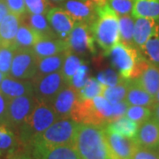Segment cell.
Masks as SVG:
<instances>
[{
    "label": "cell",
    "instance_id": "6da1fadb",
    "mask_svg": "<svg viewBox=\"0 0 159 159\" xmlns=\"http://www.w3.org/2000/svg\"><path fill=\"white\" fill-rule=\"evenodd\" d=\"M74 147L82 159H112L105 129L90 124H79Z\"/></svg>",
    "mask_w": 159,
    "mask_h": 159
},
{
    "label": "cell",
    "instance_id": "7a4b0ae2",
    "mask_svg": "<svg viewBox=\"0 0 159 159\" xmlns=\"http://www.w3.org/2000/svg\"><path fill=\"white\" fill-rule=\"evenodd\" d=\"M70 119L79 124L104 127L113 122V105L102 96L91 99H78Z\"/></svg>",
    "mask_w": 159,
    "mask_h": 159
},
{
    "label": "cell",
    "instance_id": "3957f363",
    "mask_svg": "<svg viewBox=\"0 0 159 159\" xmlns=\"http://www.w3.org/2000/svg\"><path fill=\"white\" fill-rule=\"evenodd\" d=\"M58 119L51 105L37 101L29 118L18 130L21 144L26 148H31L36 137Z\"/></svg>",
    "mask_w": 159,
    "mask_h": 159
},
{
    "label": "cell",
    "instance_id": "277c9868",
    "mask_svg": "<svg viewBox=\"0 0 159 159\" xmlns=\"http://www.w3.org/2000/svg\"><path fill=\"white\" fill-rule=\"evenodd\" d=\"M91 29L97 44L106 52L120 42L119 14L108 4L97 7V16Z\"/></svg>",
    "mask_w": 159,
    "mask_h": 159
},
{
    "label": "cell",
    "instance_id": "5b68a950",
    "mask_svg": "<svg viewBox=\"0 0 159 159\" xmlns=\"http://www.w3.org/2000/svg\"><path fill=\"white\" fill-rule=\"evenodd\" d=\"M111 62L125 79H135L149 65L134 46L119 42L109 51Z\"/></svg>",
    "mask_w": 159,
    "mask_h": 159
},
{
    "label": "cell",
    "instance_id": "8992f818",
    "mask_svg": "<svg viewBox=\"0 0 159 159\" xmlns=\"http://www.w3.org/2000/svg\"><path fill=\"white\" fill-rule=\"evenodd\" d=\"M79 123L72 119H61L49 126L33 143H41L48 146L73 145ZM32 143V144H33Z\"/></svg>",
    "mask_w": 159,
    "mask_h": 159
},
{
    "label": "cell",
    "instance_id": "52a82bcc",
    "mask_svg": "<svg viewBox=\"0 0 159 159\" xmlns=\"http://www.w3.org/2000/svg\"><path fill=\"white\" fill-rule=\"evenodd\" d=\"M34 96L39 102L51 105L58 93L68 84L63 77L61 71L45 75L34 76L32 79Z\"/></svg>",
    "mask_w": 159,
    "mask_h": 159
},
{
    "label": "cell",
    "instance_id": "ba28073f",
    "mask_svg": "<svg viewBox=\"0 0 159 159\" xmlns=\"http://www.w3.org/2000/svg\"><path fill=\"white\" fill-rule=\"evenodd\" d=\"M37 73V57L32 49L14 51L9 75L20 80H32Z\"/></svg>",
    "mask_w": 159,
    "mask_h": 159
},
{
    "label": "cell",
    "instance_id": "9c48e42d",
    "mask_svg": "<svg viewBox=\"0 0 159 159\" xmlns=\"http://www.w3.org/2000/svg\"><path fill=\"white\" fill-rule=\"evenodd\" d=\"M37 102L34 94L26 95L9 100L8 102V126L19 130L32 112Z\"/></svg>",
    "mask_w": 159,
    "mask_h": 159
},
{
    "label": "cell",
    "instance_id": "30bf717a",
    "mask_svg": "<svg viewBox=\"0 0 159 159\" xmlns=\"http://www.w3.org/2000/svg\"><path fill=\"white\" fill-rule=\"evenodd\" d=\"M67 42L70 51L77 53L95 52L94 34L92 33L91 26L82 21H76L74 29L68 35Z\"/></svg>",
    "mask_w": 159,
    "mask_h": 159
},
{
    "label": "cell",
    "instance_id": "8fae6325",
    "mask_svg": "<svg viewBox=\"0 0 159 159\" xmlns=\"http://www.w3.org/2000/svg\"><path fill=\"white\" fill-rule=\"evenodd\" d=\"M30 149L34 159H82L73 145L48 146L35 142Z\"/></svg>",
    "mask_w": 159,
    "mask_h": 159
},
{
    "label": "cell",
    "instance_id": "7c38bea8",
    "mask_svg": "<svg viewBox=\"0 0 159 159\" xmlns=\"http://www.w3.org/2000/svg\"><path fill=\"white\" fill-rule=\"evenodd\" d=\"M105 134L112 159H132L140 147L134 138L122 136L106 131Z\"/></svg>",
    "mask_w": 159,
    "mask_h": 159
},
{
    "label": "cell",
    "instance_id": "4fadbf2b",
    "mask_svg": "<svg viewBox=\"0 0 159 159\" xmlns=\"http://www.w3.org/2000/svg\"><path fill=\"white\" fill-rule=\"evenodd\" d=\"M47 19L57 37L63 40L67 39L76 23V20L63 7L51 8L47 12Z\"/></svg>",
    "mask_w": 159,
    "mask_h": 159
},
{
    "label": "cell",
    "instance_id": "5bb4252c",
    "mask_svg": "<svg viewBox=\"0 0 159 159\" xmlns=\"http://www.w3.org/2000/svg\"><path fill=\"white\" fill-rule=\"evenodd\" d=\"M63 8L71 13L76 21H82L89 26H92L97 16V6L94 0H66L63 3Z\"/></svg>",
    "mask_w": 159,
    "mask_h": 159
},
{
    "label": "cell",
    "instance_id": "9a60e30c",
    "mask_svg": "<svg viewBox=\"0 0 159 159\" xmlns=\"http://www.w3.org/2000/svg\"><path fill=\"white\" fill-rule=\"evenodd\" d=\"M78 99V90L73 86L68 85L58 93L55 100L51 103V107L59 119H70Z\"/></svg>",
    "mask_w": 159,
    "mask_h": 159
},
{
    "label": "cell",
    "instance_id": "2e32d148",
    "mask_svg": "<svg viewBox=\"0 0 159 159\" xmlns=\"http://www.w3.org/2000/svg\"><path fill=\"white\" fill-rule=\"evenodd\" d=\"M159 34V21L151 18L134 19V43L141 50L151 37Z\"/></svg>",
    "mask_w": 159,
    "mask_h": 159
},
{
    "label": "cell",
    "instance_id": "e0dca14e",
    "mask_svg": "<svg viewBox=\"0 0 159 159\" xmlns=\"http://www.w3.org/2000/svg\"><path fill=\"white\" fill-rule=\"evenodd\" d=\"M0 92L8 100H11L21 96L34 94V88L32 80L16 79L8 74L0 84Z\"/></svg>",
    "mask_w": 159,
    "mask_h": 159
},
{
    "label": "cell",
    "instance_id": "ac0fdd59",
    "mask_svg": "<svg viewBox=\"0 0 159 159\" xmlns=\"http://www.w3.org/2000/svg\"><path fill=\"white\" fill-rule=\"evenodd\" d=\"M134 139L140 147L157 148L159 147V124L153 118L144 121L139 125Z\"/></svg>",
    "mask_w": 159,
    "mask_h": 159
},
{
    "label": "cell",
    "instance_id": "d6986e66",
    "mask_svg": "<svg viewBox=\"0 0 159 159\" xmlns=\"http://www.w3.org/2000/svg\"><path fill=\"white\" fill-rule=\"evenodd\" d=\"M22 16L9 12L0 23V47L14 50V43Z\"/></svg>",
    "mask_w": 159,
    "mask_h": 159
},
{
    "label": "cell",
    "instance_id": "ffe728a7",
    "mask_svg": "<svg viewBox=\"0 0 159 159\" xmlns=\"http://www.w3.org/2000/svg\"><path fill=\"white\" fill-rule=\"evenodd\" d=\"M125 101L130 105H140L152 109L155 105V98L141 86L134 79H130Z\"/></svg>",
    "mask_w": 159,
    "mask_h": 159
},
{
    "label": "cell",
    "instance_id": "44dd1931",
    "mask_svg": "<svg viewBox=\"0 0 159 159\" xmlns=\"http://www.w3.org/2000/svg\"><path fill=\"white\" fill-rule=\"evenodd\" d=\"M43 40V36L37 31L21 20L15 38L14 51L18 49H33L37 43Z\"/></svg>",
    "mask_w": 159,
    "mask_h": 159
},
{
    "label": "cell",
    "instance_id": "7402d4cb",
    "mask_svg": "<svg viewBox=\"0 0 159 159\" xmlns=\"http://www.w3.org/2000/svg\"><path fill=\"white\" fill-rule=\"evenodd\" d=\"M33 51L37 58L56 55L64 51H70L68 43L66 40L51 39L43 40L33 47Z\"/></svg>",
    "mask_w": 159,
    "mask_h": 159
},
{
    "label": "cell",
    "instance_id": "603a6c76",
    "mask_svg": "<svg viewBox=\"0 0 159 159\" xmlns=\"http://www.w3.org/2000/svg\"><path fill=\"white\" fill-rule=\"evenodd\" d=\"M134 80L143 89L155 97L159 90V67L149 63L145 70Z\"/></svg>",
    "mask_w": 159,
    "mask_h": 159
},
{
    "label": "cell",
    "instance_id": "cb8c5ba5",
    "mask_svg": "<svg viewBox=\"0 0 159 159\" xmlns=\"http://www.w3.org/2000/svg\"><path fill=\"white\" fill-rule=\"evenodd\" d=\"M69 51H64L56 55L37 58V73L35 76L45 75L61 71L63 64Z\"/></svg>",
    "mask_w": 159,
    "mask_h": 159
},
{
    "label": "cell",
    "instance_id": "d4e9b609",
    "mask_svg": "<svg viewBox=\"0 0 159 159\" xmlns=\"http://www.w3.org/2000/svg\"><path fill=\"white\" fill-rule=\"evenodd\" d=\"M23 145L9 126L0 124V157L8 156Z\"/></svg>",
    "mask_w": 159,
    "mask_h": 159
},
{
    "label": "cell",
    "instance_id": "484cf974",
    "mask_svg": "<svg viewBox=\"0 0 159 159\" xmlns=\"http://www.w3.org/2000/svg\"><path fill=\"white\" fill-rule=\"evenodd\" d=\"M139 128V125L136 122L131 120L127 117L123 116L115 121L110 123L105 126V131L110 133L118 134L122 136L128 138H134Z\"/></svg>",
    "mask_w": 159,
    "mask_h": 159
},
{
    "label": "cell",
    "instance_id": "4316f807",
    "mask_svg": "<svg viewBox=\"0 0 159 159\" xmlns=\"http://www.w3.org/2000/svg\"><path fill=\"white\" fill-rule=\"evenodd\" d=\"M132 16L159 20V0H134Z\"/></svg>",
    "mask_w": 159,
    "mask_h": 159
},
{
    "label": "cell",
    "instance_id": "83f0119b",
    "mask_svg": "<svg viewBox=\"0 0 159 159\" xmlns=\"http://www.w3.org/2000/svg\"><path fill=\"white\" fill-rule=\"evenodd\" d=\"M28 25L37 31L43 40L56 39L57 35L51 27L45 14H33L29 13L28 18Z\"/></svg>",
    "mask_w": 159,
    "mask_h": 159
},
{
    "label": "cell",
    "instance_id": "f1b7e54d",
    "mask_svg": "<svg viewBox=\"0 0 159 159\" xmlns=\"http://www.w3.org/2000/svg\"><path fill=\"white\" fill-rule=\"evenodd\" d=\"M129 80L130 79H125L121 77V79H119V81H117V83L114 85L106 87L102 97H105L111 104L124 101L128 89Z\"/></svg>",
    "mask_w": 159,
    "mask_h": 159
},
{
    "label": "cell",
    "instance_id": "f546056e",
    "mask_svg": "<svg viewBox=\"0 0 159 159\" xmlns=\"http://www.w3.org/2000/svg\"><path fill=\"white\" fill-rule=\"evenodd\" d=\"M107 85L95 78H89L82 88L78 90L79 99H91L97 96H102Z\"/></svg>",
    "mask_w": 159,
    "mask_h": 159
},
{
    "label": "cell",
    "instance_id": "4dcf8cb0",
    "mask_svg": "<svg viewBox=\"0 0 159 159\" xmlns=\"http://www.w3.org/2000/svg\"><path fill=\"white\" fill-rule=\"evenodd\" d=\"M120 42L132 45L134 44V18L130 14L119 15Z\"/></svg>",
    "mask_w": 159,
    "mask_h": 159
},
{
    "label": "cell",
    "instance_id": "1f68e13d",
    "mask_svg": "<svg viewBox=\"0 0 159 159\" xmlns=\"http://www.w3.org/2000/svg\"><path fill=\"white\" fill-rule=\"evenodd\" d=\"M82 64L83 63L79 57L72 54V51H69L67 53L66 59L64 61V64H63L61 74H62L66 82L68 85L71 84V80L73 79L74 75Z\"/></svg>",
    "mask_w": 159,
    "mask_h": 159
},
{
    "label": "cell",
    "instance_id": "d6a6232c",
    "mask_svg": "<svg viewBox=\"0 0 159 159\" xmlns=\"http://www.w3.org/2000/svg\"><path fill=\"white\" fill-rule=\"evenodd\" d=\"M125 116L128 119H130L131 120L136 122L138 125H140L144 121L151 118L152 111H151V109L145 107V106L130 105L127 109Z\"/></svg>",
    "mask_w": 159,
    "mask_h": 159
},
{
    "label": "cell",
    "instance_id": "836d02e7",
    "mask_svg": "<svg viewBox=\"0 0 159 159\" xmlns=\"http://www.w3.org/2000/svg\"><path fill=\"white\" fill-rule=\"evenodd\" d=\"M142 51L148 57L150 62L159 64V34L148 40Z\"/></svg>",
    "mask_w": 159,
    "mask_h": 159
},
{
    "label": "cell",
    "instance_id": "e575fe53",
    "mask_svg": "<svg viewBox=\"0 0 159 159\" xmlns=\"http://www.w3.org/2000/svg\"><path fill=\"white\" fill-rule=\"evenodd\" d=\"M27 12L33 14H47L51 9L49 0H25Z\"/></svg>",
    "mask_w": 159,
    "mask_h": 159
},
{
    "label": "cell",
    "instance_id": "d590c367",
    "mask_svg": "<svg viewBox=\"0 0 159 159\" xmlns=\"http://www.w3.org/2000/svg\"><path fill=\"white\" fill-rule=\"evenodd\" d=\"M134 0H108V5L119 15L130 14L134 7Z\"/></svg>",
    "mask_w": 159,
    "mask_h": 159
},
{
    "label": "cell",
    "instance_id": "8d00e7d4",
    "mask_svg": "<svg viewBox=\"0 0 159 159\" xmlns=\"http://www.w3.org/2000/svg\"><path fill=\"white\" fill-rule=\"evenodd\" d=\"M14 50L10 48L0 47V72L9 74Z\"/></svg>",
    "mask_w": 159,
    "mask_h": 159
},
{
    "label": "cell",
    "instance_id": "74e56055",
    "mask_svg": "<svg viewBox=\"0 0 159 159\" xmlns=\"http://www.w3.org/2000/svg\"><path fill=\"white\" fill-rule=\"evenodd\" d=\"M88 79H89V68L87 67V66L82 64L74 75L70 85L73 86L77 90H79L80 88L84 86Z\"/></svg>",
    "mask_w": 159,
    "mask_h": 159
},
{
    "label": "cell",
    "instance_id": "f35d334b",
    "mask_svg": "<svg viewBox=\"0 0 159 159\" xmlns=\"http://www.w3.org/2000/svg\"><path fill=\"white\" fill-rule=\"evenodd\" d=\"M6 5L10 12L18 16H23L27 13L25 0H6Z\"/></svg>",
    "mask_w": 159,
    "mask_h": 159
},
{
    "label": "cell",
    "instance_id": "ab89813d",
    "mask_svg": "<svg viewBox=\"0 0 159 159\" xmlns=\"http://www.w3.org/2000/svg\"><path fill=\"white\" fill-rule=\"evenodd\" d=\"M132 159H159V154L155 148L139 147Z\"/></svg>",
    "mask_w": 159,
    "mask_h": 159
},
{
    "label": "cell",
    "instance_id": "60d3db41",
    "mask_svg": "<svg viewBox=\"0 0 159 159\" xmlns=\"http://www.w3.org/2000/svg\"><path fill=\"white\" fill-rule=\"evenodd\" d=\"M8 102L9 100L0 92V124L8 126Z\"/></svg>",
    "mask_w": 159,
    "mask_h": 159
},
{
    "label": "cell",
    "instance_id": "b9f144b4",
    "mask_svg": "<svg viewBox=\"0 0 159 159\" xmlns=\"http://www.w3.org/2000/svg\"><path fill=\"white\" fill-rule=\"evenodd\" d=\"M113 105V119L114 121L116 119H119L123 116H125V112L127 111V109L129 107V104L127 102H125V100L124 101H121V102H117L115 104H112Z\"/></svg>",
    "mask_w": 159,
    "mask_h": 159
},
{
    "label": "cell",
    "instance_id": "7bdbcfd3",
    "mask_svg": "<svg viewBox=\"0 0 159 159\" xmlns=\"http://www.w3.org/2000/svg\"><path fill=\"white\" fill-rule=\"evenodd\" d=\"M6 159H32V155H30L26 147L22 146L6 156Z\"/></svg>",
    "mask_w": 159,
    "mask_h": 159
},
{
    "label": "cell",
    "instance_id": "ee69618b",
    "mask_svg": "<svg viewBox=\"0 0 159 159\" xmlns=\"http://www.w3.org/2000/svg\"><path fill=\"white\" fill-rule=\"evenodd\" d=\"M9 12L10 11L8 10L6 0H0V23Z\"/></svg>",
    "mask_w": 159,
    "mask_h": 159
},
{
    "label": "cell",
    "instance_id": "f6af8a7d",
    "mask_svg": "<svg viewBox=\"0 0 159 159\" xmlns=\"http://www.w3.org/2000/svg\"><path fill=\"white\" fill-rule=\"evenodd\" d=\"M151 111L153 115L152 118L159 124V103H155V105L151 109Z\"/></svg>",
    "mask_w": 159,
    "mask_h": 159
},
{
    "label": "cell",
    "instance_id": "bcb514c9",
    "mask_svg": "<svg viewBox=\"0 0 159 159\" xmlns=\"http://www.w3.org/2000/svg\"><path fill=\"white\" fill-rule=\"evenodd\" d=\"M51 4H61L66 2V0H49Z\"/></svg>",
    "mask_w": 159,
    "mask_h": 159
},
{
    "label": "cell",
    "instance_id": "7dc6e473",
    "mask_svg": "<svg viewBox=\"0 0 159 159\" xmlns=\"http://www.w3.org/2000/svg\"><path fill=\"white\" fill-rule=\"evenodd\" d=\"M154 98H155V102H156V103H159V90L157 91V93L155 95Z\"/></svg>",
    "mask_w": 159,
    "mask_h": 159
},
{
    "label": "cell",
    "instance_id": "c3c4849f",
    "mask_svg": "<svg viewBox=\"0 0 159 159\" xmlns=\"http://www.w3.org/2000/svg\"><path fill=\"white\" fill-rule=\"evenodd\" d=\"M6 75H8V74H4V73H2V72H0V84H1V82H2V80L6 78Z\"/></svg>",
    "mask_w": 159,
    "mask_h": 159
}]
</instances>
